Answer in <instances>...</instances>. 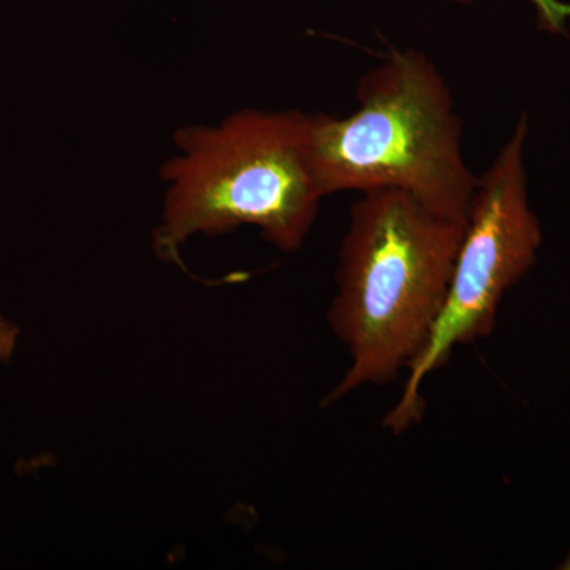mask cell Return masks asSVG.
<instances>
[{"label":"cell","mask_w":570,"mask_h":570,"mask_svg":"<svg viewBox=\"0 0 570 570\" xmlns=\"http://www.w3.org/2000/svg\"><path fill=\"white\" fill-rule=\"evenodd\" d=\"M464 225L400 190L360 194L330 307L351 365L326 403L392 381L417 362L444 306Z\"/></svg>","instance_id":"cell-2"},{"label":"cell","mask_w":570,"mask_h":570,"mask_svg":"<svg viewBox=\"0 0 570 570\" xmlns=\"http://www.w3.org/2000/svg\"><path fill=\"white\" fill-rule=\"evenodd\" d=\"M530 119L520 116L509 140L479 176L444 306L406 387L384 425L403 433L422 414L423 382L453 347L489 336L505 294L538 261L542 228L530 200L527 149Z\"/></svg>","instance_id":"cell-4"},{"label":"cell","mask_w":570,"mask_h":570,"mask_svg":"<svg viewBox=\"0 0 570 570\" xmlns=\"http://www.w3.org/2000/svg\"><path fill=\"white\" fill-rule=\"evenodd\" d=\"M347 116L314 112L313 164L325 197L400 190L445 219L466 223L479 176L444 75L425 52L393 51L367 70Z\"/></svg>","instance_id":"cell-3"},{"label":"cell","mask_w":570,"mask_h":570,"mask_svg":"<svg viewBox=\"0 0 570 570\" xmlns=\"http://www.w3.org/2000/svg\"><path fill=\"white\" fill-rule=\"evenodd\" d=\"M448 3L469 6L475 0H442ZM534 9L539 24L551 33H564L570 24V2L564 0H528Z\"/></svg>","instance_id":"cell-5"},{"label":"cell","mask_w":570,"mask_h":570,"mask_svg":"<svg viewBox=\"0 0 570 570\" xmlns=\"http://www.w3.org/2000/svg\"><path fill=\"white\" fill-rule=\"evenodd\" d=\"M18 335H20V328L0 316V362H9L17 347Z\"/></svg>","instance_id":"cell-6"},{"label":"cell","mask_w":570,"mask_h":570,"mask_svg":"<svg viewBox=\"0 0 570 570\" xmlns=\"http://www.w3.org/2000/svg\"><path fill=\"white\" fill-rule=\"evenodd\" d=\"M313 134L314 112L253 108L176 130V153L160 170L156 254L178 262L194 236L245 225L284 253L299 249L325 198L314 171Z\"/></svg>","instance_id":"cell-1"},{"label":"cell","mask_w":570,"mask_h":570,"mask_svg":"<svg viewBox=\"0 0 570 570\" xmlns=\"http://www.w3.org/2000/svg\"><path fill=\"white\" fill-rule=\"evenodd\" d=\"M561 569L570 570V553L569 557L566 558L564 562H562Z\"/></svg>","instance_id":"cell-7"}]
</instances>
